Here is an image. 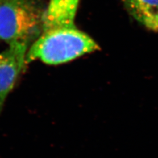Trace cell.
Segmentation results:
<instances>
[{"mask_svg": "<svg viewBox=\"0 0 158 158\" xmlns=\"http://www.w3.org/2000/svg\"><path fill=\"white\" fill-rule=\"evenodd\" d=\"M100 49L88 34L75 27L43 32L28 48L26 63L40 60L48 65H59Z\"/></svg>", "mask_w": 158, "mask_h": 158, "instance_id": "cell-1", "label": "cell"}, {"mask_svg": "<svg viewBox=\"0 0 158 158\" xmlns=\"http://www.w3.org/2000/svg\"><path fill=\"white\" fill-rule=\"evenodd\" d=\"M42 15L27 0H0V40L30 44L42 32Z\"/></svg>", "mask_w": 158, "mask_h": 158, "instance_id": "cell-2", "label": "cell"}, {"mask_svg": "<svg viewBox=\"0 0 158 158\" xmlns=\"http://www.w3.org/2000/svg\"><path fill=\"white\" fill-rule=\"evenodd\" d=\"M29 44L15 42L0 53V111L26 63Z\"/></svg>", "mask_w": 158, "mask_h": 158, "instance_id": "cell-3", "label": "cell"}, {"mask_svg": "<svg viewBox=\"0 0 158 158\" xmlns=\"http://www.w3.org/2000/svg\"><path fill=\"white\" fill-rule=\"evenodd\" d=\"M136 21L146 28L158 32V0H122Z\"/></svg>", "mask_w": 158, "mask_h": 158, "instance_id": "cell-4", "label": "cell"}, {"mask_svg": "<svg viewBox=\"0 0 158 158\" xmlns=\"http://www.w3.org/2000/svg\"><path fill=\"white\" fill-rule=\"evenodd\" d=\"M79 1L80 0H61V2L65 5L75 15L77 11Z\"/></svg>", "mask_w": 158, "mask_h": 158, "instance_id": "cell-5", "label": "cell"}]
</instances>
